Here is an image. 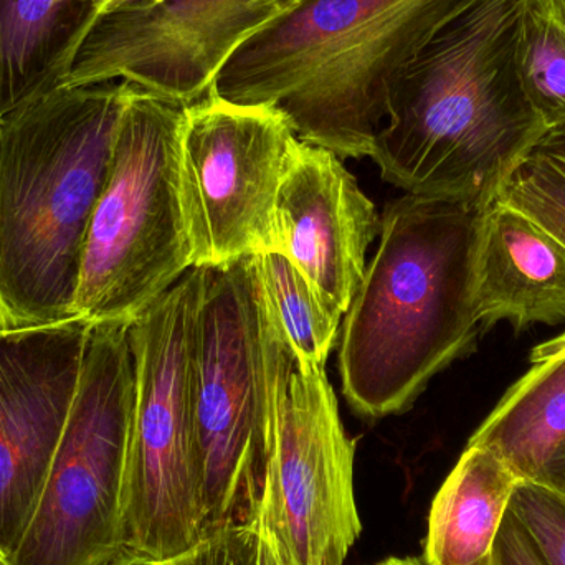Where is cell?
Instances as JSON below:
<instances>
[{"label": "cell", "instance_id": "6da1fadb", "mask_svg": "<svg viewBox=\"0 0 565 565\" xmlns=\"http://www.w3.org/2000/svg\"><path fill=\"white\" fill-rule=\"evenodd\" d=\"M523 0H470L392 89L369 158L407 194L488 205L547 128L518 70Z\"/></svg>", "mask_w": 565, "mask_h": 565}, {"label": "cell", "instance_id": "7a4b0ae2", "mask_svg": "<svg viewBox=\"0 0 565 565\" xmlns=\"http://www.w3.org/2000/svg\"><path fill=\"white\" fill-rule=\"evenodd\" d=\"M470 0H305L238 46L214 92L280 109L301 141L371 156L392 89Z\"/></svg>", "mask_w": 565, "mask_h": 565}, {"label": "cell", "instance_id": "3957f363", "mask_svg": "<svg viewBox=\"0 0 565 565\" xmlns=\"http://www.w3.org/2000/svg\"><path fill=\"white\" fill-rule=\"evenodd\" d=\"M487 205L405 194L385 205L381 244L345 311L342 392L369 418L408 411L475 348L478 237Z\"/></svg>", "mask_w": 565, "mask_h": 565}, {"label": "cell", "instance_id": "277c9868", "mask_svg": "<svg viewBox=\"0 0 565 565\" xmlns=\"http://www.w3.org/2000/svg\"><path fill=\"white\" fill-rule=\"evenodd\" d=\"M131 89L56 88L0 118V331L75 318L83 247Z\"/></svg>", "mask_w": 565, "mask_h": 565}, {"label": "cell", "instance_id": "5b68a950", "mask_svg": "<svg viewBox=\"0 0 565 565\" xmlns=\"http://www.w3.org/2000/svg\"><path fill=\"white\" fill-rule=\"evenodd\" d=\"M184 106L132 86L89 221L75 318L129 326L194 268L179 185Z\"/></svg>", "mask_w": 565, "mask_h": 565}, {"label": "cell", "instance_id": "8992f818", "mask_svg": "<svg viewBox=\"0 0 565 565\" xmlns=\"http://www.w3.org/2000/svg\"><path fill=\"white\" fill-rule=\"evenodd\" d=\"M204 267L129 324L135 398L122 494L125 550L169 561L205 536L194 425V329Z\"/></svg>", "mask_w": 565, "mask_h": 565}, {"label": "cell", "instance_id": "52a82bcc", "mask_svg": "<svg viewBox=\"0 0 565 565\" xmlns=\"http://www.w3.org/2000/svg\"><path fill=\"white\" fill-rule=\"evenodd\" d=\"M268 404L267 315L254 262L204 267L194 329V425L205 536L257 516Z\"/></svg>", "mask_w": 565, "mask_h": 565}, {"label": "cell", "instance_id": "ba28073f", "mask_svg": "<svg viewBox=\"0 0 565 565\" xmlns=\"http://www.w3.org/2000/svg\"><path fill=\"white\" fill-rule=\"evenodd\" d=\"M265 315L270 404L257 516L282 564L344 565L362 533L355 444L345 434L324 365L296 358L267 305Z\"/></svg>", "mask_w": 565, "mask_h": 565}, {"label": "cell", "instance_id": "9c48e42d", "mask_svg": "<svg viewBox=\"0 0 565 565\" xmlns=\"http://www.w3.org/2000/svg\"><path fill=\"white\" fill-rule=\"evenodd\" d=\"M128 328L89 329L62 441L32 521L6 565H105L125 550L122 494L135 398Z\"/></svg>", "mask_w": 565, "mask_h": 565}, {"label": "cell", "instance_id": "30bf717a", "mask_svg": "<svg viewBox=\"0 0 565 565\" xmlns=\"http://www.w3.org/2000/svg\"><path fill=\"white\" fill-rule=\"evenodd\" d=\"M298 136L280 109L212 89L184 106L179 185L194 268L277 252V199Z\"/></svg>", "mask_w": 565, "mask_h": 565}, {"label": "cell", "instance_id": "8fae6325", "mask_svg": "<svg viewBox=\"0 0 565 565\" xmlns=\"http://www.w3.org/2000/svg\"><path fill=\"white\" fill-rule=\"evenodd\" d=\"M280 15L275 0H115L60 88L125 82L194 105L214 89L238 46Z\"/></svg>", "mask_w": 565, "mask_h": 565}, {"label": "cell", "instance_id": "7c38bea8", "mask_svg": "<svg viewBox=\"0 0 565 565\" xmlns=\"http://www.w3.org/2000/svg\"><path fill=\"white\" fill-rule=\"evenodd\" d=\"M92 324L0 331V565L32 521L82 377Z\"/></svg>", "mask_w": 565, "mask_h": 565}, {"label": "cell", "instance_id": "4fadbf2b", "mask_svg": "<svg viewBox=\"0 0 565 565\" xmlns=\"http://www.w3.org/2000/svg\"><path fill=\"white\" fill-rule=\"evenodd\" d=\"M381 231L374 204L341 158L296 139L277 199V252L316 289L348 311Z\"/></svg>", "mask_w": 565, "mask_h": 565}, {"label": "cell", "instance_id": "5bb4252c", "mask_svg": "<svg viewBox=\"0 0 565 565\" xmlns=\"http://www.w3.org/2000/svg\"><path fill=\"white\" fill-rule=\"evenodd\" d=\"M473 306L481 331L500 321L520 331L565 321V248L497 199L481 218Z\"/></svg>", "mask_w": 565, "mask_h": 565}, {"label": "cell", "instance_id": "9a60e30c", "mask_svg": "<svg viewBox=\"0 0 565 565\" xmlns=\"http://www.w3.org/2000/svg\"><path fill=\"white\" fill-rule=\"evenodd\" d=\"M113 0H0V118L62 86Z\"/></svg>", "mask_w": 565, "mask_h": 565}, {"label": "cell", "instance_id": "2e32d148", "mask_svg": "<svg viewBox=\"0 0 565 565\" xmlns=\"http://www.w3.org/2000/svg\"><path fill=\"white\" fill-rule=\"evenodd\" d=\"M521 481L498 451L468 441L431 501L422 561L493 565L494 540Z\"/></svg>", "mask_w": 565, "mask_h": 565}, {"label": "cell", "instance_id": "e0dca14e", "mask_svg": "<svg viewBox=\"0 0 565 565\" xmlns=\"http://www.w3.org/2000/svg\"><path fill=\"white\" fill-rule=\"evenodd\" d=\"M565 438V358L537 362L471 435L501 455L523 481H540Z\"/></svg>", "mask_w": 565, "mask_h": 565}, {"label": "cell", "instance_id": "ac0fdd59", "mask_svg": "<svg viewBox=\"0 0 565 565\" xmlns=\"http://www.w3.org/2000/svg\"><path fill=\"white\" fill-rule=\"evenodd\" d=\"M265 305L296 358L326 365L344 312L281 252L252 255Z\"/></svg>", "mask_w": 565, "mask_h": 565}, {"label": "cell", "instance_id": "d6986e66", "mask_svg": "<svg viewBox=\"0 0 565 565\" xmlns=\"http://www.w3.org/2000/svg\"><path fill=\"white\" fill-rule=\"evenodd\" d=\"M518 70L547 132L565 128V2L523 0Z\"/></svg>", "mask_w": 565, "mask_h": 565}, {"label": "cell", "instance_id": "ffe728a7", "mask_svg": "<svg viewBox=\"0 0 565 565\" xmlns=\"http://www.w3.org/2000/svg\"><path fill=\"white\" fill-rule=\"evenodd\" d=\"M497 201L536 222L565 248V162L533 149L507 175Z\"/></svg>", "mask_w": 565, "mask_h": 565}, {"label": "cell", "instance_id": "44dd1931", "mask_svg": "<svg viewBox=\"0 0 565 565\" xmlns=\"http://www.w3.org/2000/svg\"><path fill=\"white\" fill-rule=\"evenodd\" d=\"M547 565H565V498L541 481H521L510 504Z\"/></svg>", "mask_w": 565, "mask_h": 565}, {"label": "cell", "instance_id": "7402d4cb", "mask_svg": "<svg viewBox=\"0 0 565 565\" xmlns=\"http://www.w3.org/2000/svg\"><path fill=\"white\" fill-rule=\"evenodd\" d=\"M166 565H262L257 520L207 534Z\"/></svg>", "mask_w": 565, "mask_h": 565}, {"label": "cell", "instance_id": "603a6c76", "mask_svg": "<svg viewBox=\"0 0 565 565\" xmlns=\"http://www.w3.org/2000/svg\"><path fill=\"white\" fill-rule=\"evenodd\" d=\"M493 565H547L536 541L511 508L494 540Z\"/></svg>", "mask_w": 565, "mask_h": 565}, {"label": "cell", "instance_id": "cb8c5ba5", "mask_svg": "<svg viewBox=\"0 0 565 565\" xmlns=\"http://www.w3.org/2000/svg\"><path fill=\"white\" fill-rule=\"evenodd\" d=\"M540 481L565 498V438L551 455Z\"/></svg>", "mask_w": 565, "mask_h": 565}, {"label": "cell", "instance_id": "d4e9b609", "mask_svg": "<svg viewBox=\"0 0 565 565\" xmlns=\"http://www.w3.org/2000/svg\"><path fill=\"white\" fill-rule=\"evenodd\" d=\"M559 358H565V332L557 335V338L543 342V344H537L533 352H531V362L533 364L547 361V359Z\"/></svg>", "mask_w": 565, "mask_h": 565}, {"label": "cell", "instance_id": "484cf974", "mask_svg": "<svg viewBox=\"0 0 565 565\" xmlns=\"http://www.w3.org/2000/svg\"><path fill=\"white\" fill-rule=\"evenodd\" d=\"M534 149L565 162V128L547 132Z\"/></svg>", "mask_w": 565, "mask_h": 565}, {"label": "cell", "instance_id": "4316f807", "mask_svg": "<svg viewBox=\"0 0 565 565\" xmlns=\"http://www.w3.org/2000/svg\"><path fill=\"white\" fill-rule=\"evenodd\" d=\"M257 523L258 530H260L262 565H285L274 537H271V534L268 533L267 527L262 524L260 520H257Z\"/></svg>", "mask_w": 565, "mask_h": 565}, {"label": "cell", "instance_id": "83f0119b", "mask_svg": "<svg viewBox=\"0 0 565 565\" xmlns=\"http://www.w3.org/2000/svg\"><path fill=\"white\" fill-rule=\"evenodd\" d=\"M105 565H166V561L162 563V561L151 559V557L142 556V554L122 550L118 556L113 557V559Z\"/></svg>", "mask_w": 565, "mask_h": 565}, {"label": "cell", "instance_id": "f1b7e54d", "mask_svg": "<svg viewBox=\"0 0 565 565\" xmlns=\"http://www.w3.org/2000/svg\"><path fill=\"white\" fill-rule=\"evenodd\" d=\"M371 565H427L422 561V557H397L391 556L385 559L379 561V563Z\"/></svg>", "mask_w": 565, "mask_h": 565}, {"label": "cell", "instance_id": "f546056e", "mask_svg": "<svg viewBox=\"0 0 565 565\" xmlns=\"http://www.w3.org/2000/svg\"><path fill=\"white\" fill-rule=\"evenodd\" d=\"M305 2V0H275L278 9H280V13L288 12L292 7L298 6V3Z\"/></svg>", "mask_w": 565, "mask_h": 565}, {"label": "cell", "instance_id": "4dcf8cb0", "mask_svg": "<svg viewBox=\"0 0 565 565\" xmlns=\"http://www.w3.org/2000/svg\"><path fill=\"white\" fill-rule=\"evenodd\" d=\"M113 2H115V0H113ZM156 2H158V0H156Z\"/></svg>", "mask_w": 565, "mask_h": 565}, {"label": "cell", "instance_id": "1f68e13d", "mask_svg": "<svg viewBox=\"0 0 565 565\" xmlns=\"http://www.w3.org/2000/svg\"><path fill=\"white\" fill-rule=\"evenodd\" d=\"M564 2H565V0H564Z\"/></svg>", "mask_w": 565, "mask_h": 565}]
</instances>
